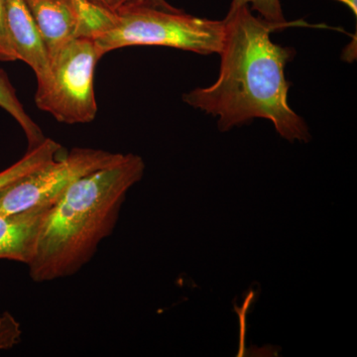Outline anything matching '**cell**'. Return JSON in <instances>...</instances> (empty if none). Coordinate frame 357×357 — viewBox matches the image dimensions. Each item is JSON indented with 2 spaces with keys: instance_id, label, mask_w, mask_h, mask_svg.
<instances>
[{
  "instance_id": "obj_16",
  "label": "cell",
  "mask_w": 357,
  "mask_h": 357,
  "mask_svg": "<svg viewBox=\"0 0 357 357\" xmlns=\"http://www.w3.org/2000/svg\"><path fill=\"white\" fill-rule=\"evenodd\" d=\"M126 1H128V0H126ZM149 1L153 3L154 6L163 7V8H172L174 7L170 3H168L166 0H149Z\"/></svg>"
},
{
  "instance_id": "obj_9",
  "label": "cell",
  "mask_w": 357,
  "mask_h": 357,
  "mask_svg": "<svg viewBox=\"0 0 357 357\" xmlns=\"http://www.w3.org/2000/svg\"><path fill=\"white\" fill-rule=\"evenodd\" d=\"M0 109L6 110L7 114H10L24 131L28 141V150L33 149L43 142L46 138L43 131L26 112L22 103L16 95L15 89L13 88L8 77L2 70H0Z\"/></svg>"
},
{
  "instance_id": "obj_5",
  "label": "cell",
  "mask_w": 357,
  "mask_h": 357,
  "mask_svg": "<svg viewBox=\"0 0 357 357\" xmlns=\"http://www.w3.org/2000/svg\"><path fill=\"white\" fill-rule=\"evenodd\" d=\"M122 156L93 148H74L62 158L0 190V215L50 208L75 181L116 163Z\"/></svg>"
},
{
  "instance_id": "obj_12",
  "label": "cell",
  "mask_w": 357,
  "mask_h": 357,
  "mask_svg": "<svg viewBox=\"0 0 357 357\" xmlns=\"http://www.w3.org/2000/svg\"><path fill=\"white\" fill-rule=\"evenodd\" d=\"M22 330L20 321L10 312L0 316V351L13 349L20 344Z\"/></svg>"
},
{
  "instance_id": "obj_14",
  "label": "cell",
  "mask_w": 357,
  "mask_h": 357,
  "mask_svg": "<svg viewBox=\"0 0 357 357\" xmlns=\"http://www.w3.org/2000/svg\"><path fill=\"white\" fill-rule=\"evenodd\" d=\"M93 6L105 9V10L114 13L119 7H121L126 0H86Z\"/></svg>"
},
{
  "instance_id": "obj_2",
  "label": "cell",
  "mask_w": 357,
  "mask_h": 357,
  "mask_svg": "<svg viewBox=\"0 0 357 357\" xmlns=\"http://www.w3.org/2000/svg\"><path fill=\"white\" fill-rule=\"evenodd\" d=\"M144 172L140 156L123 154L116 163L70 184L40 227L28 263L32 280L66 278L88 264L102 241L112 236L126 194Z\"/></svg>"
},
{
  "instance_id": "obj_6",
  "label": "cell",
  "mask_w": 357,
  "mask_h": 357,
  "mask_svg": "<svg viewBox=\"0 0 357 357\" xmlns=\"http://www.w3.org/2000/svg\"><path fill=\"white\" fill-rule=\"evenodd\" d=\"M31 13L49 62L66 44L82 37L84 26L96 15V7L86 0H24Z\"/></svg>"
},
{
  "instance_id": "obj_8",
  "label": "cell",
  "mask_w": 357,
  "mask_h": 357,
  "mask_svg": "<svg viewBox=\"0 0 357 357\" xmlns=\"http://www.w3.org/2000/svg\"><path fill=\"white\" fill-rule=\"evenodd\" d=\"M50 208L0 215V259L27 265L31 261L40 227Z\"/></svg>"
},
{
  "instance_id": "obj_10",
  "label": "cell",
  "mask_w": 357,
  "mask_h": 357,
  "mask_svg": "<svg viewBox=\"0 0 357 357\" xmlns=\"http://www.w3.org/2000/svg\"><path fill=\"white\" fill-rule=\"evenodd\" d=\"M61 149L62 146L55 140L45 138L38 146L28 150L20 161L0 172V190L53 161Z\"/></svg>"
},
{
  "instance_id": "obj_3",
  "label": "cell",
  "mask_w": 357,
  "mask_h": 357,
  "mask_svg": "<svg viewBox=\"0 0 357 357\" xmlns=\"http://www.w3.org/2000/svg\"><path fill=\"white\" fill-rule=\"evenodd\" d=\"M225 37V20L197 17L181 9L163 8L149 0H128L112 13L109 26L93 41L103 55L132 46H162L218 54Z\"/></svg>"
},
{
  "instance_id": "obj_13",
  "label": "cell",
  "mask_w": 357,
  "mask_h": 357,
  "mask_svg": "<svg viewBox=\"0 0 357 357\" xmlns=\"http://www.w3.org/2000/svg\"><path fill=\"white\" fill-rule=\"evenodd\" d=\"M17 60V55L6 29L4 0H0V62H13Z\"/></svg>"
},
{
  "instance_id": "obj_11",
  "label": "cell",
  "mask_w": 357,
  "mask_h": 357,
  "mask_svg": "<svg viewBox=\"0 0 357 357\" xmlns=\"http://www.w3.org/2000/svg\"><path fill=\"white\" fill-rule=\"evenodd\" d=\"M248 6L252 11L259 13L263 20L280 26V27H290L297 25V22L289 23L284 16L280 0H231L229 13H234L241 6Z\"/></svg>"
},
{
  "instance_id": "obj_7",
  "label": "cell",
  "mask_w": 357,
  "mask_h": 357,
  "mask_svg": "<svg viewBox=\"0 0 357 357\" xmlns=\"http://www.w3.org/2000/svg\"><path fill=\"white\" fill-rule=\"evenodd\" d=\"M6 24L18 60L34 72L37 84L43 83L50 72L48 53L24 0H4Z\"/></svg>"
},
{
  "instance_id": "obj_15",
  "label": "cell",
  "mask_w": 357,
  "mask_h": 357,
  "mask_svg": "<svg viewBox=\"0 0 357 357\" xmlns=\"http://www.w3.org/2000/svg\"><path fill=\"white\" fill-rule=\"evenodd\" d=\"M335 1L342 2L351 9L354 15H357V0H335Z\"/></svg>"
},
{
  "instance_id": "obj_1",
  "label": "cell",
  "mask_w": 357,
  "mask_h": 357,
  "mask_svg": "<svg viewBox=\"0 0 357 357\" xmlns=\"http://www.w3.org/2000/svg\"><path fill=\"white\" fill-rule=\"evenodd\" d=\"M225 37L217 81L183 96L190 107L218 117L220 131H229L255 119L271 121L275 130L290 142H309L306 121L289 103L290 83L286 66L296 51L271 40L283 28L253 15L241 6L225 18Z\"/></svg>"
},
{
  "instance_id": "obj_4",
  "label": "cell",
  "mask_w": 357,
  "mask_h": 357,
  "mask_svg": "<svg viewBox=\"0 0 357 357\" xmlns=\"http://www.w3.org/2000/svg\"><path fill=\"white\" fill-rule=\"evenodd\" d=\"M103 54L93 38L77 37L50 60L49 76L37 84L35 102L56 121L89 123L98 114L93 77Z\"/></svg>"
}]
</instances>
